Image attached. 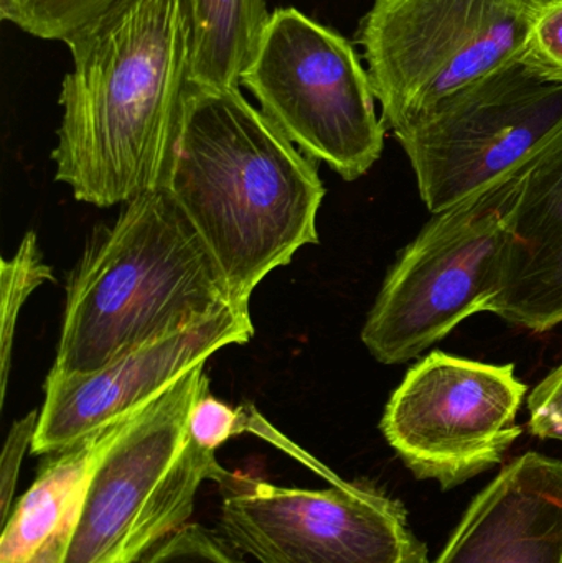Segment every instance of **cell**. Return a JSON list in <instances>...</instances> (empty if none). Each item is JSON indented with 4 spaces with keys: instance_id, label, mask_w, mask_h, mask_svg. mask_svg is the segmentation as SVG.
<instances>
[{
    "instance_id": "6da1fadb",
    "label": "cell",
    "mask_w": 562,
    "mask_h": 563,
    "mask_svg": "<svg viewBox=\"0 0 562 563\" xmlns=\"http://www.w3.org/2000/svg\"><path fill=\"white\" fill-rule=\"evenodd\" d=\"M65 43L56 181L99 208L157 190L191 85L187 0H118Z\"/></svg>"
},
{
    "instance_id": "7a4b0ae2",
    "label": "cell",
    "mask_w": 562,
    "mask_h": 563,
    "mask_svg": "<svg viewBox=\"0 0 562 563\" xmlns=\"http://www.w3.org/2000/svg\"><path fill=\"white\" fill-rule=\"evenodd\" d=\"M162 188L213 254L231 303L319 243V167L240 88L190 85Z\"/></svg>"
},
{
    "instance_id": "3957f363",
    "label": "cell",
    "mask_w": 562,
    "mask_h": 563,
    "mask_svg": "<svg viewBox=\"0 0 562 563\" xmlns=\"http://www.w3.org/2000/svg\"><path fill=\"white\" fill-rule=\"evenodd\" d=\"M224 307L234 305L213 254L165 188L148 191L86 243L49 373H96Z\"/></svg>"
},
{
    "instance_id": "277c9868",
    "label": "cell",
    "mask_w": 562,
    "mask_h": 563,
    "mask_svg": "<svg viewBox=\"0 0 562 563\" xmlns=\"http://www.w3.org/2000/svg\"><path fill=\"white\" fill-rule=\"evenodd\" d=\"M208 390L201 363L132 416L89 476L62 563H137L187 525L201 483L228 475L188 432Z\"/></svg>"
},
{
    "instance_id": "5b68a950",
    "label": "cell",
    "mask_w": 562,
    "mask_h": 563,
    "mask_svg": "<svg viewBox=\"0 0 562 563\" xmlns=\"http://www.w3.org/2000/svg\"><path fill=\"white\" fill-rule=\"evenodd\" d=\"M538 158L432 213L399 254L362 330L378 363L415 360L462 321L487 311L498 290L511 211Z\"/></svg>"
},
{
    "instance_id": "8992f818",
    "label": "cell",
    "mask_w": 562,
    "mask_h": 563,
    "mask_svg": "<svg viewBox=\"0 0 562 563\" xmlns=\"http://www.w3.org/2000/svg\"><path fill=\"white\" fill-rule=\"evenodd\" d=\"M537 0H373L356 30L386 131L520 62Z\"/></svg>"
},
{
    "instance_id": "52a82bcc",
    "label": "cell",
    "mask_w": 562,
    "mask_h": 563,
    "mask_svg": "<svg viewBox=\"0 0 562 563\" xmlns=\"http://www.w3.org/2000/svg\"><path fill=\"white\" fill-rule=\"evenodd\" d=\"M241 86L307 157L359 180L382 157L386 128L352 43L296 7L271 12Z\"/></svg>"
},
{
    "instance_id": "ba28073f",
    "label": "cell",
    "mask_w": 562,
    "mask_h": 563,
    "mask_svg": "<svg viewBox=\"0 0 562 563\" xmlns=\"http://www.w3.org/2000/svg\"><path fill=\"white\" fill-rule=\"evenodd\" d=\"M393 135L408 155L419 197L439 213L562 141V85L515 63L452 92Z\"/></svg>"
},
{
    "instance_id": "9c48e42d",
    "label": "cell",
    "mask_w": 562,
    "mask_h": 563,
    "mask_svg": "<svg viewBox=\"0 0 562 563\" xmlns=\"http://www.w3.org/2000/svg\"><path fill=\"white\" fill-rule=\"evenodd\" d=\"M221 529L260 563H431L398 499L356 483L286 488L230 473Z\"/></svg>"
},
{
    "instance_id": "30bf717a",
    "label": "cell",
    "mask_w": 562,
    "mask_h": 563,
    "mask_svg": "<svg viewBox=\"0 0 562 563\" xmlns=\"http://www.w3.org/2000/svg\"><path fill=\"white\" fill-rule=\"evenodd\" d=\"M527 393L515 364L436 350L406 373L379 427L416 478L451 489L502 463L524 432Z\"/></svg>"
},
{
    "instance_id": "8fae6325",
    "label": "cell",
    "mask_w": 562,
    "mask_h": 563,
    "mask_svg": "<svg viewBox=\"0 0 562 563\" xmlns=\"http://www.w3.org/2000/svg\"><path fill=\"white\" fill-rule=\"evenodd\" d=\"M250 310L224 307L172 336L144 344L91 374L49 373L33 455L63 452L98 430L125 419L175 380L230 344L253 338Z\"/></svg>"
},
{
    "instance_id": "7c38bea8",
    "label": "cell",
    "mask_w": 562,
    "mask_h": 563,
    "mask_svg": "<svg viewBox=\"0 0 562 563\" xmlns=\"http://www.w3.org/2000/svg\"><path fill=\"white\" fill-rule=\"evenodd\" d=\"M431 563H562V462L528 452L475 496Z\"/></svg>"
},
{
    "instance_id": "4fadbf2b",
    "label": "cell",
    "mask_w": 562,
    "mask_h": 563,
    "mask_svg": "<svg viewBox=\"0 0 562 563\" xmlns=\"http://www.w3.org/2000/svg\"><path fill=\"white\" fill-rule=\"evenodd\" d=\"M487 311L535 333L562 323V141L525 177Z\"/></svg>"
},
{
    "instance_id": "5bb4252c",
    "label": "cell",
    "mask_w": 562,
    "mask_h": 563,
    "mask_svg": "<svg viewBox=\"0 0 562 563\" xmlns=\"http://www.w3.org/2000/svg\"><path fill=\"white\" fill-rule=\"evenodd\" d=\"M132 416L49 455L3 525L0 563H62L89 476Z\"/></svg>"
},
{
    "instance_id": "9a60e30c",
    "label": "cell",
    "mask_w": 562,
    "mask_h": 563,
    "mask_svg": "<svg viewBox=\"0 0 562 563\" xmlns=\"http://www.w3.org/2000/svg\"><path fill=\"white\" fill-rule=\"evenodd\" d=\"M187 5L191 85L240 88L269 23L266 0H187Z\"/></svg>"
},
{
    "instance_id": "2e32d148",
    "label": "cell",
    "mask_w": 562,
    "mask_h": 563,
    "mask_svg": "<svg viewBox=\"0 0 562 563\" xmlns=\"http://www.w3.org/2000/svg\"><path fill=\"white\" fill-rule=\"evenodd\" d=\"M0 274V399L3 404L20 310L36 287L45 282H55V277L52 267L43 261L35 233L23 236L15 256L2 261Z\"/></svg>"
},
{
    "instance_id": "e0dca14e",
    "label": "cell",
    "mask_w": 562,
    "mask_h": 563,
    "mask_svg": "<svg viewBox=\"0 0 562 563\" xmlns=\"http://www.w3.org/2000/svg\"><path fill=\"white\" fill-rule=\"evenodd\" d=\"M118 0H0V16L29 35L66 42Z\"/></svg>"
},
{
    "instance_id": "ac0fdd59",
    "label": "cell",
    "mask_w": 562,
    "mask_h": 563,
    "mask_svg": "<svg viewBox=\"0 0 562 563\" xmlns=\"http://www.w3.org/2000/svg\"><path fill=\"white\" fill-rule=\"evenodd\" d=\"M518 63L537 78L562 85V0L540 3Z\"/></svg>"
},
{
    "instance_id": "d6986e66",
    "label": "cell",
    "mask_w": 562,
    "mask_h": 563,
    "mask_svg": "<svg viewBox=\"0 0 562 563\" xmlns=\"http://www.w3.org/2000/svg\"><path fill=\"white\" fill-rule=\"evenodd\" d=\"M230 542L200 525H185L137 563H244Z\"/></svg>"
},
{
    "instance_id": "ffe728a7",
    "label": "cell",
    "mask_w": 562,
    "mask_h": 563,
    "mask_svg": "<svg viewBox=\"0 0 562 563\" xmlns=\"http://www.w3.org/2000/svg\"><path fill=\"white\" fill-rule=\"evenodd\" d=\"M38 419L40 413L33 410L29 416L16 420L7 435L2 459H0V518H2V526L5 525L10 512H12L13 492H15L16 479H19L20 465H22L29 446L32 449Z\"/></svg>"
},
{
    "instance_id": "44dd1931",
    "label": "cell",
    "mask_w": 562,
    "mask_h": 563,
    "mask_svg": "<svg viewBox=\"0 0 562 563\" xmlns=\"http://www.w3.org/2000/svg\"><path fill=\"white\" fill-rule=\"evenodd\" d=\"M188 432L203 449L217 452L231 437L238 435V409L205 393L191 410Z\"/></svg>"
},
{
    "instance_id": "7402d4cb",
    "label": "cell",
    "mask_w": 562,
    "mask_h": 563,
    "mask_svg": "<svg viewBox=\"0 0 562 563\" xmlns=\"http://www.w3.org/2000/svg\"><path fill=\"white\" fill-rule=\"evenodd\" d=\"M528 427L540 439H557L562 427V363L528 396Z\"/></svg>"
},
{
    "instance_id": "603a6c76",
    "label": "cell",
    "mask_w": 562,
    "mask_h": 563,
    "mask_svg": "<svg viewBox=\"0 0 562 563\" xmlns=\"http://www.w3.org/2000/svg\"><path fill=\"white\" fill-rule=\"evenodd\" d=\"M538 3L554 2V0H537Z\"/></svg>"
},
{
    "instance_id": "cb8c5ba5",
    "label": "cell",
    "mask_w": 562,
    "mask_h": 563,
    "mask_svg": "<svg viewBox=\"0 0 562 563\" xmlns=\"http://www.w3.org/2000/svg\"><path fill=\"white\" fill-rule=\"evenodd\" d=\"M557 440H562V427H561L560 433H558Z\"/></svg>"
}]
</instances>
